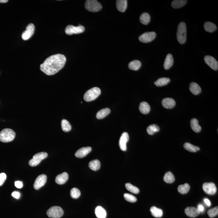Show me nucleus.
I'll return each mask as SVG.
<instances>
[{
	"mask_svg": "<svg viewBox=\"0 0 218 218\" xmlns=\"http://www.w3.org/2000/svg\"><path fill=\"white\" fill-rule=\"evenodd\" d=\"M85 28L83 26L79 25L78 26H74L73 25H68L65 29V33L67 35H72L73 34H78L83 33L85 31Z\"/></svg>",
	"mask_w": 218,
	"mask_h": 218,
	"instance_id": "6e6552de",
	"label": "nucleus"
},
{
	"mask_svg": "<svg viewBox=\"0 0 218 218\" xmlns=\"http://www.w3.org/2000/svg\"><path fill=\"white\" fill-rule=\"evenodd\" d=\"M125 187L126 189L130 192L135 194H137L140 192V189L138 188L130 183H126L125 184Z\"/></svg>",
	"mask_w": 218,
	"mask_h": 218,
	"instance_id": "4c0bfd02",
	"label": "nucleus"
},
{
	"mask_svg": "<svg viewBox=\"0 0 218 218\" xmlns=\"http://www.w3.org/2000/svg\"><path fill=\"white\" fill-rule=\"evenodd\" d=\"M164 180L166 183H172L175 182V176L171 172H167L164 175Z\"/></svg>",
	"mask_w": 218,
	"mask_h": 218,
	"instance_id": "f704fd0d",
	"label": "nucleus"
},
{
	"mask_svg": "<svg viewBox=\"0 0 218 218\" xmlns=\"http://www.w3.org/2000/svg\"><path fill=\"white\" fill-rule=\"evenodd\" d=\"M61 125L62 130L65 132L70 131L72 129V126L69 122L65 119H63L61 121Z\"/></svg>",
	"mask_w": 218,
	"mask_h": 218,
	"instance_id": "e433bc0d",
	"label": "nucleus"
},
{
	"mask_svg": "<svg viewBox=\"0 0 218 218\" xmlns=\"http://www.w3.org/2000/svg\"><path fill=\"white\" fill-rule=\"evenodd\" d=\"M129 135L127 133L124 132L122 134L119 141V145L120 149L123 151L127 150L126 144L129 141Z\"/></svg>",
	"mask_w": 218,
	"mask_h": 218,
	"instance_id": "4468645a",
	"label": "nucleus"
},
{
	"mask_svg": "<svg viewBox=\"0 0 218 218\" xmlns=\"http://www.w3.org/2000/svg\"><path fill=\"white\" fill-rule=\"evenodd\" d=\"M66 61L63 54H57L48 57L40 66V69L46 74H55L64 67Z\"/></svg>",
	"mask_w": 218,
	"mask_h": 218,
	"instance_id": "f257e3e1",
	"label": "nucleus"
},
{
	"mask_svg": "<svg viewBox=\"0 0 218 218\" xmlns=\"http://www.w3.org/2000/svg\"><path fill=\"white\" fill-rule=\"evenodd\" d=\"M150 211L153 216L155 217H161L163 215V211L162 210L155 206L151 207L150 209Z\"/></svg>",
	"mask_w": 218,
	"mask_h": 218,
	"instance_id": "c85d7f7f",
	"label": "nucleus"
},
{
	"mask_svg": "<svg viewBox=\"0 0 218 218\" xmlns=\"http://www.w3.org/2000/svg\"><path fill=\"white\" fill-rule=\"evenodd\" d=\"M86 9L89 12H97L102 9V4L96 0H87L85 3Z\"/></svg>",
	"mask_w": 218,
	"mask_h": 218,
	"instance_id": "39448f33",
	"label": "nucleus"
},
{
	"mask_svg": "<svg viewBox=\"0 0 218 218\" xmlns=\"http://www.w3.org/2000/svg\"><path fill=\"white\" fill-rule=\"evenodd\" d=\"M204 61L214 71H217L218 69V62L215 58L210 55L204 57Z\"/></svg>",
	"mask_w": 218,
	"mask_h": 218,
	"instance_id": "9b49d317",
	"label": "nucleus"
},
{
	"mask_svg": "<svg viewBox=\"0 0 218 218\" xmlns=\"http://www.w3.org/2000/svg\"><path fill=\"white\" fill-rule=\"evenodd\" d=\"M81 193L80 191L76 188H72L71 191V196L74 199H77L81 196Z\"/></svg>",
	"mask_w": 218,
	"mask_h": 218,
	"instance_id": "ea45409f",
	"label": "nucleus"
},
{
	"mask_svg": "<svg viewBox=\"0 0 218 218\" xmlns=\"http://www.w3.org/2000/svg\"><path fill=\"white\" fill-rule=\"evenodd\" d=\"M156 35L154 32H146L140 36L139 39L141 42L146 43L153 40L156 38Z\"/></svg>",
	"mask_w": 218,
	"mask_h": 218,
	"instance_id": "1a4fd4ad",
	"label": "nucleus"
},
{
	"mask_svg": "<svg viewBox=\"0 0 218 218\" xmlns=\"http://www.w3.org/2000/svg\"><path fill=\"white\" fill-rule=\"evenodd\" d=\"M47 177L45 175L43 174L38 176L34 182V188L36 190L43 186L46 183Z\"/></svg>",
	"mask_w": 218,
	"mask_h": 218,
	"instance_id": "ddd939ff",
	"label": "nucleus"
},
{
	"mask_svg": "<svg viewBox=\"0 0 218 218\" xmlns=\"http://www.w3.org/2000/svg\"><path fill=\"white\" fill-rule=\"evenodd\" d=\"M68 174L66 172L58 175L55 178V182L59 185H63L66 183L68 179Z\"/></svg>",
	"mask_w": 218,
	"mask_h": 218,
	"instance_id": "f3484780",
	"label": "nucleus"
},
{
	"mask_svg": "<svg viewBox=\"0 0 218 218\" xmlns=\"http://www.w3.org/2000/svg\"><path fill=\"white\" fill-rule=\"evenodd\" d=\"M190 185L188 183H185L182 185H180L178 188V191L182 194H187L190 189Z\"/></svg>",
	"mask_w": 218,
	"mask_h": 218,
	"instance_id": "c9c22d12",
	"label": "nucleus"
},
{
	"mask_svg": "<svg viewBox=\"0 0 218 218\" xmlns=\"http://www.w3.org/2000/svg\"><path fill=\"white\" fill-rule=\"evenodd\" d=\"M174 63V59L173 57L171 54H168L166 57L165 60L164 67L165 69L168 70L172 66Z\"/></svg>",
	"mask_w": 218,
	"mask_h": 218,
	"instance_id": "6ab92c4d",
	"label": "nucleus"
},
{
	"mask_svg": "<svg viewBox=\"0 0 218 218\" xmlns=\"http://www.w3.org/2000/svg\"><path fill=\"white\" fill-rule=\"evenodd\" d=\"M88 166L90 169L94 171H97L100 168L101 163L98 160H94L89 162Z\"/></svg>",
	"mask_w": 218,
	"mask_h": 218,
	"instance_id": "7c9ffc66",
	"label": "nucleus"
},
{
	"mask_svg": "<svg viewBox=\"0 0 218 218\" xmlns=\"http://www.w3.org/2000/svg\"><path fill=\"white\" fill-rule=\"evenodd\" d=\"M92 150V147H90L81 148L76 151L75 155L76 157L78 158H82L88 155Z\"/></svg>",
	"mask_w": 218,
	"mask_h": 218,
	"instance_id": "2eb2a0df",
	"label": "nucleus"
},
{
	"mask_svg": "<svg viewBox=\"0 0 218 218\" xmlns=\"http://www.w3.org/2000/svg\"><path fill=\"white\" fill-rule=\"evenodd\" d=\"M117 9L119 12H125L127 7V1L126 0H117L116 1Z\"/></svg>",
	"mask_w": 218,
	"mask_h": 218,
	"instance_id": "aec40b11",
	"label": "nucleus"
},
{
	"mask_svg": "<svg viewBox=\"0 0 218 218\" xmlns=\"http://www.w3.org/2000/svg\"><path fill=\"white\" fill-rule=\"evenodd\" d=\"M204 202L208 206H210L211 202H210V201L209 199H207V198H204Z\"/></svg>",
	"mask_w": 218,
	"mask_h": 218,
	"instance_id": "49530a36",
	"label": "nucleus"
},
{
	"mask_svg": "<svg viewBox=\"0 0 218 218\" xmlns=\"http://www.w3.org/2000/svg\"><path fill=\"white\" fill-rule=\"evenodd\" d=\"M110 112V109L109 108H106L102 109L97 113L96 117L97 119H103L108 115Z\"/></svg>",
	"mask_w": 218,
	"mask_h": 218,
	"instance_id": "bb28decb",
	"label": "nucleus"
},
{
	"mask_svg": "<svg viewBox=\"0 0 218 218\" xmlns=\"http://www.w3.org/2000/svg\"><path fill=\"white\" fill-rule=\"evenodd\" d=\"M204 28L207 32L212 33L216 30L217 27L214 23L211 22H207L204 23Z\"/></svg>",
	"mask_w": 218,
	"mask_h": 218,
	"instance_id": "5701e85b",
	"label": "nucleus"
},
{
	"mask_svg": "<svg viewBox=\"0 0 218 218\" xmlns=\"http://www.w3.org/2000/svg\"><path fill=\"white\" fill-rule=\"evenodd\" d=\"M16 133L12 129H5L0 132V141L4 143L11 142L14 140Z\"/></svg>",
	"mask_w": 218,
	"mask_h": 218,
	"instance_id": "7ed1b4c3",
	"label": "nucleus"
},
{
	"mask_svg": "<svg viewBox=\"0 0 218 218\" xmlns=\"http://www.w3.org/2000/svg\"><path fill=\"white\" fill-rule=\"evenodd\" d=\"M192 129L196 133H199L201 130V127L199 125L198 120L197 119H193L190 122Z\"/></svg>",
	"mask_w": 218,
	"mask_h": 218,
	"instance_id": "393cba45",
	"label": "nucleus"
},
{
	"mask_svg": "<svg viewBox=\"0 0 218 218\" xmlns=\"http://www.w3.org/2000/svg\"><path fill=\"white\" fill-rule=\"evenodd\" d=\"M186 215L191 217H196L200 214V212L198 208L194 207H188L185 210Z\"/></svg>",
	"mask_w": 218,
	"mask_h": 218,
	"instance_id": "dca6fc26",
	"label": "nucleus"
},
{
	"mask_svg": "<svg viewBox=\"0 0 218 218\" xmlns=\"http://www.w3.org/2000/svg\"><path fill=\"white\" fill-rule=\"evenodd\" d=\"M218 206L215 207L208 210V214L209 217L213 218L218 215Z\"/></svg>",
	"mask_w": 218,
	"mask_h": 218,
	"instance_id": "a19ab883",
	"label": "nucleus"
},
{
	"mask_svg": "<svg viewBox=\"0 0 218 218\" xmlns=\"http://www.w3.org/2000/svg\"><path fill=\"white\" fill-rule=\"evenodd\" d=\"M187 2L186 0H175L172 1L171 6L173 8H180L185 5Z\"/></svg>",
	"mask_w": 218,
	"mask_h": 218,
	"instance_id": "cd10ccee",
	"label": "nucleus"
},
{
	"mask_svg": "<svg viewBox=\"0 0 218 218\" xmlns=\"http://www.w3.org/2000/svg\"><path fill=\"white\" fill-rule=\"evenodd\" d=\"M101 93V90L99 88L93 87L86 92L84 96V99L86 102H91L99 96Z\"/></svg>",
	"mask_w": 218,
	"mask_h": 218,
	"instance_id": "20e7f679",
	"label": "nucleus"
},
{
	"mask_svg": "<svg viewBox=\"0 0 218 218\" xmlns=\"http://www.w3.org/2000/svg\"><path fill=\"white\" fill-rule=\"evenodd\" d=\"M124 197L125 200H126L127 201L130 202H135L137 201V198L136 197L133 195L128 194V193L124 194Z\"/></svg>",
	"mask_w": 218,
	"mask_h": 218,
	"instance_id": "58836bf2",
	"label": "nucleus"
},
{
	"mask_svg": "<svg viewBox=\"0 0 218 218\" xmlns=\"http://www.w3.org/2000/svg\"><path fill=\"white\" fill-rule=\"evenodd\" d=\"M12 196L17 199H19L20 196V194H19V192H13L12 193Z\"/></svg>",
	"mask_w": 218,
	"mask_h": 218,
	"instance_id": "c03bdc74",
	"label": "nucleus"
},
{
	"mask_svg": "<svg viewBox=\"0 0 218 218\" xmlns=\"http://www.w3.org/2000/svg\"><path fill=\"white\" fill-rule=\"evenodd\" d=\"M96 216L98 218H106L107 213L106 210L102 207L98 206L95 210Z\"/></svg>",
	"mask_w": 218,
	"mask_h": 218,
	"instance_id": "b1692460",
	"label": "nucleus"
},
{
	"mask_svg": "<svg viewBox=\"0 0 218 218\" xmlns=\"http://www.w3.org/2000/svg\"><path fill=\"white\" fill-rule=\"evenodd\" d=\"M35 27L33 24H29L26 28L25 31L22 35V39L24 40H27L30 39L34 34Z\"/></svg>",
	"mask_w": 218,
	"mask_h": 218,
	"instance_id": "9d476101",
	"label": "nucleus"
},
{
	"mask_svg": "<svg viewBox=\"0 0 218 218\" xmlns=\"http://www.w3.org/2000/svg\"><path fill=\"white\" fill-rule=\"evenodd\" d=\"M141 66V61L138 60H134L129 64V67L133 71H137L140 69Z\"/></svg>",
	"mask_w": 218,
	"mask_h": 218,
	"instance_id": "a878e982",
	"label": "nucleus"
},
{
	"mask_svg": "<svg viewBox=\"0 0 218 218\" xmlns=\"http://www.w3.org/2000/svg\"><path fill=\"white\" fill-rule=\"evenodd\" d=\"M48 154L46 152H42L36 154L33 156V159L29 162V164L31 167H36L38 165L42 160L47 157Z\"/></svg>",
	"mask_w": 218,
	"mask_h": 218,
	"instance_id": "0eeeda50",
	"label": "nucleus"
},
{
	"mask_svg": "<svg viewBox=\"0 0 218 218\" xmlns=\"http://www.w3.org/2000/svg\"><path fill=\"white\" fill-rule=\"evenodd\" d=\"M198 209L199 210V211H200V212H202L204 210V207L202 205L200 204L198 205Z\"/></svg>",
	"mask_w": 218,
	"mask_h": 218,
	"instance_id": "a18cd8bd",
	"label": "nucleus"
},
{
	"mask_svg": "<svg viewBox=\"0 0 218 218\" xmlns=\"http://www.w3.org/2000/svg\"><path fill=\"white\" fill-rule=\"evenodd\" d=\"M160 130V127L158 125L156 124H151L149 126L147 129V131L150 135H153L155 133L157 132Z\"/></svg>",
	"mask_w": 218,
	"mask_h": 218,
	"instance_id": "473e14b6",
	"label": "nucleus"
},
{
	"mask_svg": "<svg viewBox=\"0 0 218 218\" xmlns=\"http://www.w3.org/2000/svg\"><path fill=\"white\" fill-rule=\"evenodd\" d=\"M139 109L143 114H147L150 112L151 108L147 102H144L140 103Z\"/></svg>",
	"mask_w": 218,
	"mask_h": 218,
	"instance_id": "4be33fe9",
	"label": "nucleus"
},
{
	"mask_svg": "<svg viewBox=\"0 0 218 218\" xmlns=\"http://www.w3.org/2000/svg\"><path fill=\"white\" fill-rule=\"evenodd\" d=\"M8 1L7 0H0V2L1 3H6L8 2Z\"/></svg>",
	"mask_w": 218,
	"mask_h": 218,
	"instance_id": "de8ad7c7",
	"label": "nucleus"
},
{
	"mask_svg": "<svg viewBox=\"0 0 218 218\" xmlns=\"http://www.w3.org/2000/svg\"><path fill=\"white\" fill-rule=\"evenodd\" d=\"M64 214V210L62 208L58 206L51 207L47 212L48 216L51 218H60Z\"/></svg>",
	"mask_w": 218,
	"mask_h": 218,
	"instance_id": "423d86ee",
	"label": "nucleus"
},
{
	"mask_svg": "<svg viewBox=\"0 0 218 218\" xmlns=\"http://www.w3.org/2000/svg\"><path fill=\"white\" fill-rule=\"evenodd\" d=\"M162 105L163 106L167 109H171L175 106V102L173 99L166 98L162 100Z\"/></svg>",
	"mask_w": 218,
	"mask_h": 218,
	"instance_id": "a211bd4d",
	"label": "nucleus"
},
{
	"mask_svg": "<svg viewBox=\"0 0 218 218\" xmlns=\"http://www.w3.org/2000/svg\"><path fill=\"white\" fill-rule=\"evenodd\" d=\"M189 90L192 94L194 95H198L202 92L201 88L199 85L196 82H192L189 86Z\"/></svg>",
	"mask_w": 218,
	"mask_h": 218,
	"instance_id": "412c9836",
	"label": "nucleus"
},
{
	"mask_svg": "<svg viewBox=\"0 0 218 218\" xmlns=\"http://www.w3.org/2000/svg\"><path fill=\"white\" fill-rule=\"evenodd\" d=\"M140 20L142 24L147 25L150 21V16L148 13L144 12L140 17Z\"/></svg>",
	"mask_w": 218,
	"mask_h": 218,
	"instance_id": "72a5a7b5",
	"label": "nucleus"
},
{
	"mask_svg": "<svg viewBox=\"0 0 218 218\" xmlns=\"http://www.w3.org/2000/svg\"><path fill=\"white\" fill-rule=\"evenodd\" d=\"M15 185L17 188L20 189L22 188L23 186L22 182L20 181H16L15 183Z\"/></svg>",
	"mask_w": 218,
	"mask_h": 218,
	"instance_id": "37998d69",
	"label": "nucleus"
},
{
	"mask_svg": "<svg viewBox=\"0 0 218 218\" xmlns=\"http://www.w3.org/2000/svg\"><path fill=\"white\" fill-rule=\"evenodd\" d=\"M184 148L188 151L192 152H196L200 150L199 147L195 146L189 143H185L183 145Z\"/></svg>",
	"mask_w": 218,
	"mask_h": 218,
	"instance_id": "2f4dec72",
	"label": "nucleus"
},
{
	"mask_svg": "<svg viewBox=\"0 0 218 218\" xmlns=\"http://www.w3.org/2000/svg\"><path fill=\"white\" fill-rule=\"evenodd\" d=\"M171 81V80L168 78H161L158 79L154 82L155 85L157 87H162L166 85Z\"/></svg>",
	"mask_w": 218,
	"mask_h": 218,
	"instance_id": "c756f323",
	"label": "nucleus"
},
{
	"mask_svg": "<svg viewBox=\"0 0 218 218\" xmlns=\"http://www.w3.org/2000/svg\"><path fill=\"white\" fill-rule=\"evenodd\" d=\"M7 178V176L4 173H0V186L3 185Z\"/></svg>",
	"mask_w": 218,
	"mask_h": 218,
	"instance_id": "79ce46f5",
	"label": "nucleus"
},
{
	"mask_svg": "<svg viewBox=\"0 0 218 218\" xmlns=\"http://www.w3.org/2000/svg\"><path fill=\"white\" fill-rule=\"evenodd\" d=\"M177 38L178 42L184 44L187 40V28L185 23L182 22L178 24L177 28Z\"/></svg>",
	"mask_w": 218,
	"mask_h": 218,
	"instance_id": "f03ea898",
	"label": "nucleus"
},
{
	"mask_svg": "<svg viewBox=\"0 0 218 218\" xmlns=\"http://www.w3.org/2000/svg\"><path fill=\"white\" fill-rule=\"evenodd\" d=\"M203 189L206 194L214 195L216 194L217 188L213 183H205L203 185Z\"/></svg>",
	"mask_w": 218,
	"mask_h": 218,
	"instance_id": "f8f14e48",
	"label": "nucleus"
}]
</instances>
